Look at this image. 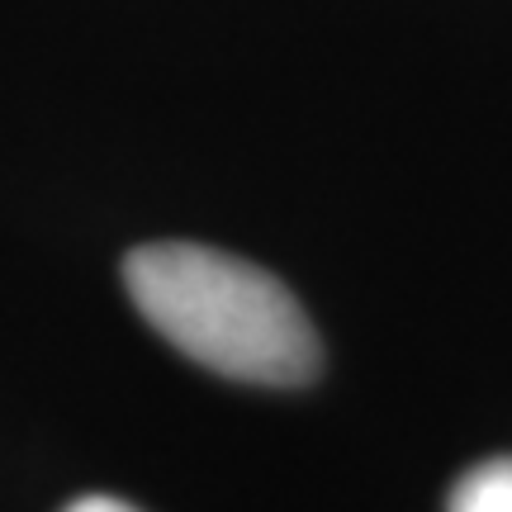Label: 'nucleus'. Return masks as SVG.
Instances as JSON below:
<instances>
[{
    "mask_svg": "<svg viewBox=\"0 0 512 512\" xmlns=\"http://www.w3.org/2000/svg\"><path fill=\"white\" fill-rule=\"evenodd\" d=\"M133 309L176 351L242 384H309L323 366L309 313L271 271L200 242H152L128 252Z\"/></svg>",
    "mask_w": 512,
    "mask_h": 512,
    "instance_id": "1",
    "label": "nucleus"
},
{
    "mask_svg": "<svg viewBox=\"0 0 512 512\" xmlns=\"http://www.w3.org/2000/svg\"><path fill=\"white\" fill-rule=\"evenodd\" d=\"M446 512H512V456L484 460L451 489Z\"/></svg>",
    "mask_w": 512,
    "mask_h": 512,
    "instance_id": "2",
    "label": "nucleus"
},
{
    "mask_svg": "<svg viewBox=\"0 0 512 512\" xmlns=\"http://www.w3.org/2000/svg\"><path fill=\"white\" fill-rule=\"evenodd\" d=\"M67 512H138V508L124 503V498H110V494H86V498H76Z\"/></svg>",
    "mask_w": 512,
    "mask_h": 512,
    "instance_id": "3",
    "label": "nucleus"
}]
</instances>
